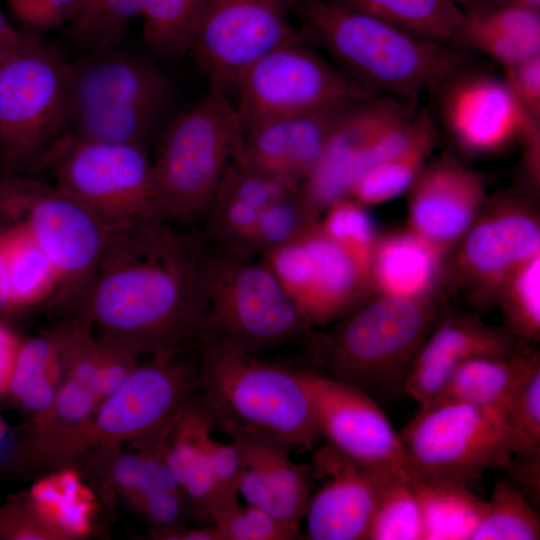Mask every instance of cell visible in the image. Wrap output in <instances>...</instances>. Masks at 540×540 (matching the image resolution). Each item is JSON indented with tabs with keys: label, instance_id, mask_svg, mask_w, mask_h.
Here are the masks:
<instances>
[{
	"label": "cell",
	"instance_id": "55",
	"mask_svg": "<svg viewBox=\"0 0 540 540\" xmlns=\"http://www.w3.org/2000/svg\"><path fill=\"white\" fill-rule=\"evenodd\" d=\"M468 11L482 10L497 6H520L531 9H540V0H470Z\"/></svg>",
	"mask_w": 540,
	"mask_h": 540
},
{
	"label": "cell",
	"instance_id": "7",
	"mask_svg": "<svg viewBox=\"0 0 540 540\" xmlns=\"http://www.w3.org/2000/svg\"><path fill=\"white\" fill-rule=\"evenodd\" d=\"M242 134L235 103L218 87L209 86L198 102L170 121L152 159L169 220L203 219Z\"/></svg>",
	"mask_w": 540,
	"mask_h": 540
},
{
	"label": "cell",
	"instance_id": "18",
	"mask_svg": "<svg viewBox=\"0 0 540 540\" xmlns=\"http://www.w3.org/2000/svg\"><path fill=\"white\" fill-rule=\"evenodd\" d=\"M303 372L320 437L374 471L411 472L399 433L367 391L316 370Z\"/></svg>",
	"mask_w": 540,
	"mask_h": 540
},
{
	"label": "cell",
	"instance_id": "15",
	"mask_svg": "<svg viewBox=\"0 0 540 540\" xmlns=\"http://www.w3.org/2000/svg\"><path fill=\"white\" fill-rule=\"evenodd\" d=\"M260 259L311 328L342 318L371 288L320 222L301 239L265 252Z\"/></svg>",
	"mask_w": 540,
	"mask_h": 540
},
{
	"label": "cell",
	"instance_id": "16",
	"mask_svg": "<svg viewBox=\"0 0 540 540\" xmlns=\"http://www.w3.org/2000/svg\"><path fill=\"white\" fill-rule=\"evenodd\" d=\"M454 249V272L471 300L478 307L496 304L508 278L540 253L538 215L514 196L486 201Z\"/></svg>",
	"mask_w": 540,
	"mask_h": 540
},
{
	"label": "cell",
	"instance_id": "33",
	"mask_svg": "<svg viewBox=\"0 0 540 540\" xmlns=\"http://www.w3.org/2000/svg\"><path fill=\"white\" fill-rule=\"evenodd\" d=\"M367 539L423 540L421 513L410 471L383 475Z\"/></svg>",
	"mask_w": 540,
	"mask_h": 540
},
{
	"label": "cell",
	"instance_id": "29",
	"mask_svg": "<svg viewBox=\"0 0 540 540\" xmlns=\"http://www.w3.org/2000/svg\"><path fill=\"white\" fill-rule=\"evenodd\" d=\"M61 380L60 348L51 328L22 341L4 396L30 420L50 408Z\"/></svg>",
	"mask_w": 540,
	"mask_h": 540
},
{
	"label": "cell",
	"instance_id": "13",
	"mask_svg": "<svg viewBox=\"0 0 540 540\" xmlns=\"http://www.w3.org/2000/svg\"><path fill=\"white\" fill-rule=\"evenodd\" d=\"M302 38L267 53L240 78L236 109L243 131L264 120L353 103L374 94L335 68Z\"/></svg>",
	"mask_w": 540,
	"mask_h": 540
},
{
	"label": "cell",
	"instance_id": "25",
	"mask_svg": "<svg viewBox=\"0 0 540 540\" xmlns=\"http://www.w3.org/2000/svg\"><path fill=\"white\" fill-rule=\"evenodd\" d=\"M445 255L410 229L376 236L370 284L378 295L416 298L436 292Z\"/></svg>",
	"mask_w": 540,
	"mask_h": 540
},
{
	"label": "cell",
	"instance_id": "1",
	"mask_svg": "<svg viewBox=\"0 0 540 540\" xmlns=\"http://www.w3.org/2000/svg\"><path fill=\"white\" fill-rule=\"evenodd\" d=\"M164 219L111 233L74 317L138 357L195 345L203 305L201 238Z\"/></svg>",
	"mask_w": 540,
	"mask_h": 540
},
{
	"label": "cell",
	"instance_id": "37",
	"mask_svg": "<svg viewBox=\"0 0 540 540\" xmlns=\"http://www.w3.org/2000/svg\"><path fill=\"white\" fill-rule=\"evenodd\" d=\"M505 328L524 343L540 338V253L523 263L505 282L497 301Z\"/></svg>",
	"mask_w": 540,
	"mask_h": 540
},
{
	"label": "cell",
	"instance_id": "52",
	"mask_svg": "<svg viewBox=\"0 0 540 540\" xmlns=\"http://www.w3.org/2000/svg\"><path fill=\"white\" fill-rule=\"evenodd\" d=\"M22 339L7 325L0 322V396H4Z\"/></svg>",
	"mask_w": 540,
	"mask_h": 540
},
{
	"label": "cell",
	"instance_id": "23",
	"mask_svg": "<svg viewBox=\"0 0 540 540\" xmlns=\"http://www.w3.org/2000/svg\"><path fill=\"white\" fill-rule=\"evenodd\" d=\"M226 434L243 462L238 495L298 538L313 491L311 464L294 462L292 450L278 442L237 431Z\"/></svg>",
	"mask_w": 540,
	"mask_h": 540
},
{
	"label": "cell",
	"instance_id": "22",
	"mask_svg": "<svg viewBox=\"0 0 540 540\" xmlns=\"http://www.w3.org/2000/svg\"><path fill=\"white\" fill-rule=\"evenodd\" d=\"M522 342L505 327L491 326L472 314L439 317L412 360L402 385L419 407L439 395L454 371L479 356L508 355Z\"/></svg>",
	"mask_w": 540,
	"mask_h": 540
},
{
	"label": "cell",
	"instance_id": "14",
	"mask_svg": "<svg viewBox=\"0 0 540 540\" xmlns=\"http://www.w3.org/2000/svg\"><path fill=\"white\" fill-rule=\"evenodd\" d=\"M297 0H205L189 53L209 86L234 90L247 69L275 48L302 38L292 23Z\"/></svg>",
	"mask_w": 540,
	"mask_h": 540
},
{
	"label": "cell",
	"instance_id": "49",
	"mask_svg": "<svg viewBox=\"0 0 540 540\" xmlns=\"http://www.w3.org/2000/svg\"><path fill=\"white\" fill-rule=\"evenodd\" d=\"M501 67L502 79L513 96L540 122V54Z\"/></svg>",
	"mask_w": 540,
	"mask_h": 540
},
{
	"label": "cell",
	"instance_id": "28",
	"mask_svg": "<svg viewBox=\"0 0 540 540\" xmlns=\"http://www.w3.org/2000/svg\"><path fill=\"white\" fill-rule=\"evenodd\" d=\"M418 501L423 540H473L486 501L461 482L419 477L411 473Z\"/></svg>",
	"mask_w": 540,
	"mask_h": 540
},
{
	"label": "cell",
	"instance_id": "54",
	"mask_svg": "<svg viewBox=\"0 0 540 540\" xmlns=\"http://www.w3.org/2000/svg\"><path fill=\"white\" fill-rule=\"evenodd\" d=\"M12 312L5 247L0 236V313Z\"/></svg>",
	"mask_w": 540,
	"mask_h": 540
},
{
	"label": "cell",
	"instance_id": "8",
	"mask_svg": "<svg viewBox=\"0 0 540 540\" xmlns=\"http://www.w3.org/2000/svg\"><path fill=\"white\" fill-rule=\"evenodd\" d=\"M40 167H48L55 185L91 210L112 233L168 219L152 159L143 145L64 135Z\"/></svg>",
	"mask_w": 540,
	"mask_h": 540
},
{
	"label": "cell",
	"instance_id": "27",
	"mask_svg": "<svg viewBox=\"0 0 540 540\" xmlns=\"http://www.w3.org/2000/svg\"><path fill=\"white\" fill-rule=\"evenodd\" d=\"M538 362L539 353L527 346H520L508 355L474 357L454 371L439 395L428 405L459 401L508 411L525 378Z\"/></svg>",
	"mask_w": 540,
	"mask_h": 540
},
{
	"label": "cell",
	"instance_id": "53",
	"mask_svg": "<svg viewBox=\"0 0 540 540\" xmlns=\"http://www.w3.org/2000/svg\"><path fill=\"white\" fill-rule=\"evenodd\" d=\"M163 540H221L219 533L213 525L200 527V528H188L183 527L176 531L167 534Z\"/></svg>",
	"mask_w": 540,
	"mask_h": 540
},
{
	"label": "cell",
	"instance_id": "34",
	"mask_svg": "<svg viewBox=\"0 0 540 540\" xmlns=\"http://www.w3.org/2000/svg\"><path fill=\"white\" fill-rule=\"evenodd\" d=\"M319 215L302 185L285 193L259 210L248 251L261 255L301 239L319 224Z\"/></svg>",
	"mask_w": 540,
	"mask_h": 540
},
{
	"label": "cell",
	"instance_id": "2",
	"mask_svg": "<svg viewBox=\"0 0 540 540\" xmlns=\"http://www.w3.org/2000/svg\"><path fill=\"white\" fill-rule=\"evenodd\" d=\"M295 15L308 41L322 47L352 81L377 95L416 103L465 69L447 44L330 0H297Z\"/></svg>",
	"mask_w": 540,
	"mask_h": 540
},
{
	"label": "cell",
	"instance_id": "41",
	"mask_svg": "<svg viewBox=\"0 0 540 540\" xmlns=\"http://www.w3.org/2000/svg\"><path fill=\"white\" fill-rule=\"evenodd\" d=\"M210 522L221 540H289L296 537L263 510L239 501L217 509Z\"/></svg>",
	"mask_w": 540,
	"mask_h": 540
},
{
	"label": "cell",
	"instance_id": "42",
	"mask_svg": "<svg viewBox=\"0 0 540 540\" xmlns=\"http://www.w3.org/2000/svg\"><path fill=\"white\" fill-rule=\"evenodd\" d=\"M489 56L501 66L540 54V42L516 37L484 27L464 12V18L453 40Z\"/></svg>",
	"mask_w": 540,
	"mask_h": 540
},
{
	"label": "cell",
	"instance_id": "6",
	"mask_svg": "<svg viewBox=\"0 0 540 540\" xmlns=\"http://www.w3.org/2000/svg\"><path fill=\"white\" fill-rule=\"evenodd\" d=\"M440 317L437 292L416 298L378 295L351 310L324 339L312 338L318 371L365 391L402 384Z\"/></svg>",
	"mask_w": 540,
	"mask_h": 540
},
{
	"label": "cell",
	"instance_id": "44",
	"mask_svg": "<svg viewBox=\"0 0 540 540\" xmlns=\"http://www.w3.org/2000/svg\"><path fill=\"white\" fill-rule=\"evenodd\" d=\"M133 508L147 521L152 539L163 538L186 527L190 506L179 489L149 488L145 490Z\"/></svg>",
	"mask_w": 540,
	"mask_h": 540
},
{
	"label": "cell",
	"instance_id": "47",
	"mask_svg": "<svg viewBox=\"0 0 540 540\" xmlns=\"http://www.w3.org/2000/svg\"><path fill=\"white\" fill-rule=\"evenodd\" d=\"M465 14L478 24L516 37L540 42V12L520 6H497Z\"/></svg>",
	"mask_w": 540,
	"mask_h": 540
},
{
	"label": "cell",
	"instance_id": "32",
	"mask_svg": "<svg viewBox=\"0 0 540 540\" xmlns=\"http://www.w3.org/2000/svg\"><path fill=\"white\" fill-rule=\"evenodd\" d=\"M397 26L415 36L448 44L464 18L455 0H330Z\"/></svg>",
	"mask_w": 540,
	"mask_h": 540
},
{
	"label": "cell",
	"instance_id": "11",
	"mask_svg": "<svg viewBox=\"0 0 540 540\" xmlns=\"http://www.w3.org/2000/svg\"><path fill=\"white\" fill-rule=\"evenodd\" d=\"M67 122V62L43 40L0 62V154L10 169L41 166Z\"/></svg>",
	"mask_w": 540,
	"mask_h": 540
},
{
	"label": "cell",
	"instance_id": "12",
	"mask_svg": "<svg viewBox=\"0 0 540 540\" xmlns=\"http://www.w3.org/2000/svg\"><path fill=\"white\" fill-rule=\"evenodd\" d=\"M0 190L2 200L22 212L19 226L53 263L59 289L52 303L64 307L69 315L84 298L112 232L55 184L12 178Z\"/></svg>",
	"mask_w": 540,
	"mask_h": 540
},
{
	"label": "cell",
	"instance_id": "20",
	"mask_svg": "<svg viewBox=\"0 0 540 540\" xmlns=\"http://www.w3.org/2000/svg\"><path fill=\"white\" fill-rule=\"evenodd\" d=\"M408 229L447 256L487 201V179L449 155L427 163L409 188Z\"/></svg>",
	"mask_w": 540,
	"mask_h": 540
},
{
	"label": "cell",
	"instance_id": "9",
	"mask_svg": "<svg viewBox=\"0 0 540 540\" xmlns=\"http://www.w3.org/2000/svg\"><path fill=\"white\" fill-rule=\"evenodd\" d=\"M398 433L412 474L466 485L504 469L519 453L507 411L495 406L444 401L419 407Z\"/></svg>",
	"mask_w": 540,
	"mask_h": 540
},
{
	"label": "cell",
	"instance_id": "57",
	"mask_svg": "<svg viewBox=\"0 0 540 540\" xmlns=\"http://www.w3.org/2000/svg\"><path fill=\"white\" fill-rule=\"evenodd\" d=\"M6 433H7V426L4 420L2 419V417L0 416V442L3 440Z\"/></svg>",
	"mask_w": 540,
	"mask_h": 540
},
{
	"label": "cell",
	"instance_id": "45",
	"mask_svg": "<svg viewBox=\"0 0 540 540\" xmlns=\"http://www.w3.org/2000/svg\"><path fill=\"white\" fill-rule=\"evenodd\" d=\"M0 538L7 540H61L57 532L34 510L25 493L0 505Z\"/></svg>",
	"mask_w": 540,
	"mask_h": 540
},
{
	"label": "cell",
	"instance_id": "24",
	"mask_svg": "<svg viewBox=\"0 0 540 540\" xmlns=\"http://www.w3.org/2000/svg\"><path fill=\"white\" fill-rule=\"evenodd\" d=\"M399 99L377 95L355 103L337 125L316 168L302 183L319 211L346 197L362 173L366 150Z\"/></svg>",
	"mask_w": 540,
	"mask_h": 540
},
{
	"label": "cell",
	"instance_id": "51",
	"mask_svg": "<svg viewBox=\"0 0 540 540\" xmlns=\"http://www.w3.org/2000/svg\"><path fill=\"white\" fill-rule=\"evenodd\" d=\"M508 478L535 506L539 503L540 491V452L515 455L504 468Z\"/></svg>",
	"mask_w": 540,
	"mask_h": 540
},
{
	"label": "cell",
	"instance_id": "50",
	"mask_svg": "<svg viewBox=\"0 0 540 540\" xmlns=\"http://www.w3.org/2000/svg\"><path fill=\"white\" fill-rule=\"evenodd\" d=\"M99 340L101 342V355L97 394L101 402L126 381L140 362V357L100 338Z\"/></svg>",
	"mask_w": 540,
	"mask_h": 540
},
{
	"label": "cell",
	"instance_id": "38",
	"mask_svg": "<svg viewBox=\"0 0 540 540\" xmlns=\"http://www.w3.org/2000/svg\"><path fill=\"white\" fill-rule=\"evenodd\" d=\"M365 207L349 196L337 199L325 209L320 226L370 282V260L376 234Z\"/></svg>",
	"mask_w": 540,
	"mask_h": 540
},
{
	"label": "cell",
	"instance_id": "30",
	"mask_svg": "<svg viewBox=\"0 0 540 540\" xmlns=\"http://www.w3.org/2000/svg\"><path fill=\"white\" fill-rule=\"evenodd\" d=\"M438 130L426 111H420L410 143L398 154L365 170L348 196L364 206L386 202L409 190L438 141Z\"/></svg>",
	"mask_w": 540,
	"mask_h": 540
},
{
	"label": "cell",
	"instance_id": "26",
	"mask_svg": "<svg viewBox=\"0 0 540 540\" xmlns=\"http://www.w3.org/2000/svg\"><path fill=\"white\" fill-rule=\"evenodd\" d=\"M209 426L213 424L196 398L169 434L167 461L192 515L210 521L217 509L229 503L220 494L203 445V433Z\"/></svg>",
	"mask_w": 540,
	"mask_h": 540
},
{
	"label": "cell",
	"instance_id": "46",
	"mask_svg": "<svg viewBox=\"0 0 540 540\" xmlns=\"http://www.w3.org/2000/svg\"><path fill=\"white\" fill-rule=\"evenodd\" d=\"M213 426L203 433V445L209 464L225 503L238 501V484L243 470V462L236 445L230 441L224 443L213 439Z\"/></svg>",
	"mask_w": 540,
	"mask_h": 540
},
{
	"label": "cell",
	"instance_id": "40",
	"mask_svg": "<svg viewBox=\"0 0 540 540\" xmlns=\"http://www.w3.org/2000/svg\"><path fill=\"white\" fill-rule=\"evenodd\" d=\"M259 210L247 202L214 195L203 217L204 237L248 251Z\"/></svg>",
	"mask_w": 540,
	"mask_h": 540
},
{
	"label": "cell",
	"instance_id": "39",
	"mask_svg": "<svg viewBox=\"0 0 540 540\" xmlns=\"http://www.w3.org/2000/svg\"><path fill=\"white\" fill-rule=\"evenodd\" d=\"M301 185L302 183L260 171L232 158L214 195L235 197L261 210Z\"/></svg>",
	"mask_w": 540,
	"mask_h": 540
},
{
	"label": "cell",
	"instance_id": "4",
	"mask_svg": "<svg viewBox=\"0 0 540 540\" xmlns=\"http://www.w3.org/2000/svg\"><path fill=\"white\" fill-rule=\"evenodd\" d=\"M196 344L255 354L310 342L312 328L258 255L202 237Z\"/></svg>",
	"mask_w": 540,
	"mask_h": 540
},
{
	"label": "cell",
	"instance_id": "3",
	"mask_svg": "<svg viewBox=\"0 0 540 540\" xmlns=\"http://www.w3.org/2000/svg\"><path fill=\"white\" fill-rule=\"evenodd\" d=\"M195 349L197 401L214 427L312 450L320 436L303 369L211 344Z\"/></svg>",
	"mask_w": 540,
	"mask_h": 540
},
{
	"label": "cell",
	"instance_id": "58",
	"mask_svg": "<svg viewBox=\"0 0 540 540\" xmlns=\"http://www.w3.org/2000/svg\"><path fill=\"white\" fill-rule=\"evenodd\" d=\"M455 1H456V0H455ZM459 1H461V2L465 3L466 5H468V4H469V2H470V0H459Z\"/></svg>",
	"mask_w": 540,
	"mask_h": 540
},
{
	"label": "cell",
	"instance_id": "48",
	"mask_svg": "<svg viewBox=\"0 0 540 540\" xmlns=\"http://www.w3.org/2000/svg\"><path fill=\"white\" fill-rule=\"evenodd\" d=\"M83 0H7L16 18L26 27L43 32L70 23Z\"/></svg>",
	"mask_w": 540,
	"mask_h": 540
},
{
	"label": "cell",
	"instance_id": "56",
	"mask_svg": "<svg viewBox=\"0 0 540 540\" xmlns=\"http://www.w3.org/2000/svg\"><path fill=\"white\" fill-rule=\"evenodd\" d=\"M102 0H83L81 8L72 21L80 20L89 15ZM71 21V22H72Z\"/></svg>",
	"mask_w": 540,
	"mask_h": 540
},
{
	"label": "cell",
	"instance_id": "19",
	"mask_svg": "<svg viewBox=\"0 0 540 540\" xmlns=\"http://www.w3.org/2000/svg\"><path fill=\"white\" fill-rule=\"evenodd\" d=\"M310 464L313 479L322 481L304 516L307 538L367 539L386 472L369 469L328 443L314 451Z\"/></svg>",
	"mask_w": 540,
	"mask_h": 540
},
{
	"label": "cell",
	"instance_id": "10",
	"mask_svg": "<svg viewBox=\"0 0 540 540\" xmlns=\"http://www.w3.org/2000/svg\"><path fill=\"white\" fill-rule=\"evenodd\" d=\"M192 347L149 356L139 362L126 381L104 398L79 427L75 443L81 455L130 447L167 436L198 395L196 350Z\"/></svg>",
	"mask_w": 540,
	"mask_h": 540
},
{
	"label": "cell",
	"instance_id": "35",
	"mask_svg": "<svg viewBox=\"0 0 540 540\" xmlns=\"http://www.w3.org/2000/svg\"><path fill=\"white\" fill-rule=\"evenodd\" d=\"M540 517L535 506L508 478L499 479L486 501L473 540H537Z\"/></svg>",
	"mask_w": 540,
	"mask_h": 540
},
{
	"label": "cell",
	"instance_id": "21",
	"mask_svg": "<svg viewBox=\"0 0 540 540\" xmlns=\"http://www.w3.org/2000/svg\"><path fill=\"white\" fill-rule=\"evenodd\" d=\"M355 103L258 122L243 131L232 158L260 171L303 183L321 160L337 125Z\"/></svg>",
	"mask_w": 540,
	"mask_h": 540
},
{
	"label": "cell",
	"instance_id": "5",
	"mask_svg": "<svg viewBox=\"0 0 540 540\" xmlns=\"http://www.w3.org/2000/svg\"><path fill=\"white\" fill-rule=\"evenodd\" d=\"M67 85L65 135L84 140L145 146L173 102L167 76L117 45L67 62Z\"/></svg>",
	"mask_w": 540,
	"mask_h": 540
},
{
	"label": "cell",
	"instance_id": "31",
	"mask_svg": "<svg viewBox=\"0 0 540 540\" xmlns=\"http://www.w3.org/2000/svg\"><path fill=\"white\" fill-rule=\"evenodd\" d=\"M2 239L12 312L53 302L59 278L46 253L19 225L3 234Z\"/></svg>",
	"mask_w": 540,
	"mask_h": 540
},
{
	"label": "cell",
	"instance_id": "17",
	"mask_svg": "<svg viewBox=\"0 0 540 540\" xmlns=\"http://www.w3.org/2000/svg\"><path fill=\"white\" fill-rule=\"evenodd\" d=\"M443 125L463 152L490 156L516 143L540 142V122L531 117L502 78L464 69L439 89Z\"/></svg>",
	"mask_w": 540,
	"mask_h": 540
},
{
	"label": "cell",
	"instance_id": "43",
	"mask_svg": "<svg viewBox=\"0 0 540 540\" xmlns=\"http://www.w3.org/2000/svg\"><path fill=\"white\" fill-rule=\"evenodd\" d=\"M507 413L519 445L517 455L539 453L540 362L525 378Z\"/></svg>",
	"mask_w": 540,
	"mask_h": 540
},
{
	"label": "cell",
	"instance_id": "36",
	"mask_svg": "<svg viewBox=\"0 0 540 540\" xmlns=\"http://www.w3.org/2000/svg\"><path fill=\"white\" fill-rule=\"evenodd\" d=\"M205 0H144L141 18L145 43L164 56L189 51Z\"/></svg>",
	"mask_w": 540,
	"mask_h": 540
}]
</instances>
